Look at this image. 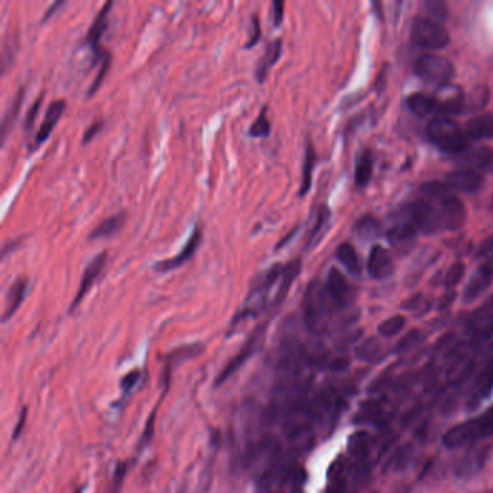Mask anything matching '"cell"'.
Here are the masks:
<instances>
[{
    "label": "cell",
    "instance_id": "obj_1",
    "mask_svg": "<svg viewBox=\"0 0 493 493\" xmlns=\"http://www.w3.org/2000/svg\"><path fill=\"white\" fill-rule=\"evenodd\" d=\"M427 136L434 146L447 154L460 155L467 149L469 139L464 129L448 116L433 118L427 126Z\"/></svg>",
    "mask_w": 493,
    "mask_h": 493
},
{
    "label": "cell",
    "instance_id": "obj_2",
    "mask_svg": "<svg viewBox=\"0 0 493 493\" xmlns=\"http://www.w3.org/2000/svg\"><path fill=\"white\" fill-rule=\"evenodd\" d=\"M304 323L312 333H323L327 325L328 312H330V300L327 297L324 285L314 280L308 284L304 294Z\"/></svg>",
    "mask_w": 493,
    "mask_h": 493
},
{
    "label": "cell",
    "instance_id": "obj_3",
    "mask_svg": "<svg viewBox=\"0 0 493 493\" xmlns=\"http://www.w3.org/2000/svg\"><path fill=\"white\" fill-rule=\"evenodd\" d=\"M411 35L415 45L430 51L443 49L450 44L448 31L440 22L430 19L428 16L415 17L411 28Z\"/></svg>",
    "mask_w": 493,
    "mask_h": 493
},
{
    "label": "cell",
    "instance_id": "obj_4",
    "mask_svg": "<svg viewBox=\"0 0 493 493\" xmlns=\"http://www.w3.org/2000/svg\"><path fill=\"white\" fill-rule=\"evenodd\" d=\"M414 72L427 83L444 86L453 80L455 68L454 64L446 57L435 56V54H424L415 61Z\"/></svg>",
    "mask_w": 493,
    "mask_h": 493
},
{
    "label": "cell",
    "instance_id": "obj_5",
    "mask_svg": "<svg viewBox=\"0 0 493 493\" xmlns=\"http://www.w3.org/2000/svg\"><path fill=\"white\" fill-rule=\"evenodd\" d=\"M266 328H268V323H264L259 327L254 328V332L250 334V337L245 343L243 349L234 356L233 360L229 362L227 366L222 371L220 375H218V378L216 380V385H222V383H225L236 371H239L243 364L259 350V348L262 346V341H264V337H265V333H266Z\"/></svg>",
    "mask_w": 493,
    "mask_h": 493
},
{
    "label": "cell",
    "instance_id": "obj_6",
    "mask_svg": "<svg viewBox=\"0 0 493 493\" xmlns=\"http://www.w3.org/2000/svg\"><path fill=\"white\" fill-rule=\"evenodd\" d=\"M438 214V220H440L442 230H459L464 226L466 218H467V211L464 204L462 203V200L455 195H450L442 202L434 203Z\"/></svg>",
    "mask_w": 493,
    "mask_h": 493
},
{
    "label": "cell",
    "instance_id": "obj_7",
    "mask_svg": "<svg viewBox=\"0 0 493 493\" xmlns=\"http://www.w3.org/2000/svg\"><path fill=\"white\" fill-rule=\"evenodd\" d=\"M405 211L415 225L417 230L427 234L442 230L435 204L428 202V200L423 198L418 200V202H414L405 209Z\"/></svg>",
    "mask_w": 493,
    "mask_h": 493
},
{
    "label": "cell",
    "instance_id": "obj_8",
    "mask_svg": "<svg viewBox=\"0 0 493 493\" xmlns=\"http://www.w3.org/2000/svg\"><path fill=\"white\" fill-rule=\"evenodd\" d=\"M473 353L467 344H460L458 348H454L446 364V376L451 383H460L463 382L473 369Z\"/></svg>",
    "mask_w": 493,
    "mask_h": 493
},
{
    "label": "cell",
    "instance_id": "obj_9",
    "mask_svg": "<svg viewBox=\"0 0 493 493\" xmlns=\"http://www.w3.org/2000/svg\"><path fill=\"white\" fill-rule=\"evenodd\" d=\"M324 288L328 300L337 307H346L353 301V288L337 268L328 270Z\"/></svg>",
    "mask_w": 493,
    "mask_h": 493
},
{
    "label": "cell",
    "instance_id": "obj_10",
    "mask_svg": "<svg viewBox=\"0 0 493 493\" xmlns=\"http://www.w3.org/2000/svg\"><path fill=\"white\" fill-rule=\"evenodd\" d=\"M478 440H482V433L476 423V418L451 427L443 435V444L447 448H458L466 444H471Z\"/></svg>",
    "mask_w": 493,
    "mask_h": 493
},
{
    "label": "cell",
    "instance_id": "obj_11",
    "mask_svg": "<svg viewBox=\"0 0 493 493\" xmlns=\"http://www.w3.org/2000/svg\"><path fill=\"white\" fill-rule=\"evenodd\" d=\"M203 242V233H202V229H200L198 226L194 227L191 236H190V239L187 241L186 246L182 248L174 258L171 259H165V261H159L154 265V269L158 270V272H170V270H174V269H178L181 268L182 265H186L188 261H191L194 258V254L195 252L198 250L200 245H202Z\"/></svg>",
    "mask_w": 493,
    "mask_h": 493
},
{
    "label": "cell",
    "instance_id": "obj_12",
    "mask_svg": "<svg viewBox=\"0 0 493 493\" xmlns=\"http://www.w3.org/2000/svg\"><path fill=\"white\" fill-rule=\"evenodd\" d=\"M106 261H107V252L103 250L97 254L95 259H91L88 262V265L84 268L81 281H80V286H79V291H77L74 300H72V302L70 305V312H74V309L81 304L84 297L88 294L91 286L96 284L97 278L100 277V273L106 265Z\"/></svg>",
    "mask_w": 493,
    "mask_h": 493
},
{
    "label": "cell",
    "instance_id": "obj_13",
    "mask_svg": "<svg viewBox=\"0 0 493 493\" xmlns=\"http://www.w3.org/2000/svg\"><path fill=\"white\" fill-rule=\"evenodd\" d=\"M492 281H493V254L490 258H487L485 264L479 266V269L471 275L463 292V301L473 302L474 300H478L490 286Z\"/></svg>",
    "mask_w": 493,
    "mask_h": 493
},
{
    "label": "cell",
    "instance_id": "obj_14",
    "mask_svg": "<svg viewBox=\"0 0 493 493\" xmlns=\"http://www.w3.org/2000/svg\"><path fill=\"white\" fill-rule=\"evenodd\" d=\"M112 6H113V2H106L102 6V9L97 12L96 17L93 19V22H91V25L87 31V35H86V44L90 47L91 51H93V56L96 58L95 64L97 63V60H100L99 57L103 56V51H100V41H102V36L104 35V31L107 29L108 13H111Z\"/></svg>",
    "mask_w": 493,
    "mask_h": 493
},
{
    "label": "cell",
    "instance_id": "obj_15",
    "mask_svg": "<svg viewBox=\"0 0 493 493\" xmlns=\"http://www.w3.org/2000/svg\"><path fill=\"white\" fill-rule=\"evenodd\" d=\"M446 184L451 191L476 193L483 186V175L467 168H459L447 174Z\"/></svg>",
    "mask_w": 493,
    "mask_h": 493
},
{
    "label": "cell",
    "instance_id": "obj_16",
    "mask_svg": "<svg viewBox=\"0 0 493 493\" xmlns=\"http://www.w3.org/2000/svg\"><path fill=\"white\" fill-rule=\"evenodd\" d=\"M459 162L462 168L473 170L479 174H493V149L482 146V148L466 149L460 154Z\"/></svg>",
    "mask_w": 493,
    "mask_h": 493
},
{
    "label": "cell",
    "instance_id": "obj_17",
    "mask_svg": "<svg viewBox=\"0 0 493 493\" xmlns=\"http://www.w3.org/2000/svg\"><path fill=\"white\" fill-rule=\"evenodd\" d=\"M368 272L373 280L389 278L395 272L394 259L389 254V252L383 246L376 245L371 250L369 259H368Z\"/></svg>",
    "mask_w": 493,
    "mask_h": 493
},
{
    "label": "cell",
    "instance_id": "obj_18",
    "mask_svg": "<svg viewBox=\"0 0 493 493\" xmlns=\"http://www.w3.org/2000/svg\"><path fill=\"white\" fill-rule=\"evenodd\" d=\"M65 100H54L49 103L48 108H47V113L44 116V120L40 126V129H38V134H36L35 136V146H38L41 143H44L52 134L54 131V127H56V124L58 123V120L61 119L64 111H65Z\"/></svg>",
    "mask_w": 493,
    "mask_h": 493
},
{
    "label": "cell",
    "instance_id": "obj_19",
    "mask_svg": "<svg viewBox=\"0 0 493 493\" xmlns=\"http://www.w3.org/2000/svg\"><path fill=\"white\" fill-rule=\"evenodd\" d=\"M464 132L469 140L493 139V113L473 116L467 120Z\"/></svg>",
    "mask_w": 493,
    "mask_h": 493
},
{
    "label": "cell",
    "instance_id": "obj_20",
    "mask_svg": "<svg viewBox=\"0 0 493 493\" xmlns=\"http://www.w3.org/2000/svg\"><path fill=\"white\" fill-rule=\"evenodd\" d=\"M282 54V40H275L268 44L264 56L261 57V60L258 61L257 65V71H254V76H257L258 83H264L269 74V70L272 68V65H275L281 57Z\"/></svg>",
    "mask_w": 493,
    "mask_h": 493
},
{
    "label": "cell",
    "instance_id": "obj_21",
    "mask_svg": "<svg viewBox=\"0 0 493 493\" xmlns=\"http://www.w3.org/2000/svg\"><path fill=\"white\" fill-rule=\"evenodd\" d=\"M26 291H28V278L26 277H19L12 284V286L9 288V292H8V297H6V308H5V313H3V321L9 320L17 312V308L21 307V304L24 302V300L26 297Z\"/></svg>",
    "mask_w": 493,
    "mask_h": 493
},
{
    "label": "cell",
    "instance_id": "obj_22",
    "mask_svg": "<svg viewBox=\"0 0 493 493\" xmlns=\"http://www.w3.org/2000/svg\"><path fill=\"white\" fill-rule=\"evenodd\" d=\"M124 223H126V213L124 211L116 213V214H113L111 217L104 218V220L100 222L96 229L91 230L88 239L90 241H97V239H106V237H112L118 232L122 230Z\"/></svg>",
    "mask_w": 493,
    "mask_h": 493
},
{
    "label": "cell",
    "instance_id": "obj_23",
    "mask_svg": "<svg viewBox=\"0 0 493 493\" xmlns=\"http://www.w3.org/2000/svg\"><path fill=\"white\" fill-rule=\"evenodd\" d=\"M410 111L418 118L426 116H438V107L434 96H428L424 93H414L408 97Z\"/></svg>",
    "mask_w": 493,
    "mask_h": 493
},
{
    "label": "cell",
    "instance_id": "obj_24",
    "mask_svg": "<svg viewBox=\"0 0 493 493\" xmlns=\"http://www.w3.org/2000/svg\"><path fill=\"white\" fill-rule=\"evenodd\" d=\"M493 391V360L489 362L485 369L480 372V376L478 378L476 387H474V394H473V404L471 407H478L485 398H487Z\"/></svg>",
    "mask_w": 493,
    "mask_h": 493
},
{
    "label": "cell",
    "instance_id": "obj_25",
    "mask_svg": "<svg viewBox=\"0 0 493 493\" xmlns=\"http://www.w3.org/2000/svg\"><path fill=\"white\" fill-rule=\"evenodd\" d=\"M330 218H332L330 210H328L327 207H321L318 211V216H317L316 225L307 239V249H314L320 243V241L323 239L324 234L328 230V226H330Z\"/></svg>",
    "mask_w": 493,
    "mask_h": 493
},
{
    "label": "cell",
    "instance_id": "obj_26",
    "mask_svg": "<svg viewBox=\"0 0 493 493\" xmlns=\"http://www.w3.org/2000/svg\"><path fill=\"white\" fill-rule=\"evenodd\" d=\"M346 462L344 459H336L328 469V493H343L346 487Z\"/></svg>",
    "mask_w": 493,
    "mask_h": 493
},
{
    "label": "cell",
    "instance_id": "obj_27",
    "mask_svg": "<svg viewBox=\"0 0 493 493\" xmlns=\"http://www.w3.org/2000/svg\"><path fill=\"white\" fill-rule=\"evenodd\" d=\"M372 444V438L366 431H357L355 433L348 443L349 454L356 460H362L368 455L369 448Z\"/></svg>",
    "mask_w": 493,
    "mask_h": 493
},
{
    "label": "cell",
    "instance_id": "obj_28",
    "mask_svg": "<svg viewBox=\"0 0 493 493\" xmlns=\"http://www.w3.org/2000/svg\"><path fill=\"white\" fill-rule=\"evenodd\" d=\"M419 191L424 195V200H428L431 203H438L442 202V200L450 197L453 194V191L450 190V187L446 184V182L442 181H426L419 187Z\"/></svg>",
    "mask_w": 493,
    "mask_h": 493
},
{
    "label": "cell",
    "instance_id": "obj_29",
    "mask_svg": "<svg viewBox=\"0 0 493 493\" xmlns=\"http://www.w3.org/2000/svg\"><path fill=\"white\" fill-rule=\"evenodd\" d=\"M336 257L339 262L350 273H353V275H359L362 270L360 261L355 248L350 243H341L336 250Z\"/></svg>",
    "mask_w": 493,
    "mask_h": 493
},
{
    "label": "cell",
    "instance_id": "obj_30",
    "mask_svg": "<svg viewBox=\"0 0 493 493\" xmlns=\"http://www.w3.org/2000/svg\"><path fill=\"white\" fill-rule=\"evenodd\" d=\"M316 163V152L314 146L312 143H307L305 148V156H304V167H302V178H301V188H300V195H305L313 184V170Z\"/></svg>",
    "mask_w": 493,
    "mask_h": 493
},
{
    "label": "cell",
    "instance_id": "obj_31",
    "mask_svg": "<svg viewBox=\"0 0 493 493\" xmlns=\"http://www.w3.org/2000/svg\"><path fill=\"white\" fill-rule=\"evenodd\" d=\"M380 230H382V227H380L379 220L371 214L363 216L355 226L356 234L360 237L362 241H368V242L375 241L376 237H379Z\"/></svg>",
    "mask_w": 493,
    "mask_h": 493
},
{
    "label": "cell",
    "instance_id": "obj_32",
    "mask_svg": "<svg viewBox=\"0 0 493 493\" xmlns=\"http://www.w3.org/2000/svg\"><path fill=\"white\" fill-rule=\"evenodd\" d=\"M372 174H373V158L369 151H364L356 162V170H355L356 186L359 187L366 186L372 178Z\"/></svg>",
    "mask_w": 493,
    "mask_h": 493
},
{
    "label": "cell",
    "instance_id": "obj_33",
    "mask_svg": "<svg viewBox=\"0 0 493 493\" xmlns=\"http://www.w3.org/2000/svg\"><path fill=\"white\" fill-rule=\"evenodd\" d=\"M490 93L485 86H479L471 90L469 96H464V112H478L489 102Z\"/></svg>",
    "mask_w": 493,
    "mask_h": 493
},
{
    "label": "cell",
    "instance_id": "obj_34",
    "mask_svg": "<svg viewBox=\"0 0 493 493\" xmlns=\"http://www.w3.org/2000/svg\"><path fill=\"white\" fill-rule=\"evenodd\" d=\"M24 99H25V90L21 88L19 91H17L16 96L13 97L9 108L6 111L5 116H3V123H2V138L5 139L6 138V132L10 126H13V123L16 122L17 119V115H19V111H21V104L24 103Z\"/></svg>",
    "mask_w": 493,
    "mask_h": 493
},
{
    "label": "cell",
    "instance_id": "obj_35",
    "mask_svg": "<svg viewBox=\"0 0 493 493\" xmlns=\"http://www.w3.org/2000/svg\"><path fill=\"white\" fill-rule=\"evenodd\" d=\"M405 324H407V318L404 316L398 314L391 318H387L385 321H382L378 327V333L383 337H394L404 330Z\"/></svg>",
    "mask_w": 493,
    "mask_h": 493
},
{
    "label": "cell",
    "instance_id": "obj_36",
    "mask_svg": "<svg viewBox=\"0 0 493 493\" xmlns=\"http://www.w3.org/2000/svg\"><path fill=\"white\" fill-rule=\"evenodd\" d=\"M380 353V344L375 337H368L357 346L356 356L363 362H372Z\"/></svg>",
    "mask_w": 493,
    "mask_h": 493
},
{
    "label": "cell",
    "instance_id": "obj_37",
    "mask_svg": "<svg viewBox=\"0 0 493 493\" xmlns=\"http://www.w3.org/2000/svg\"><path fill=\"white\" fill-rule=\"evenodd\" d=\"M385 418V411L379 404H366L363 405L362 410L356 415V421L359 423H379Z\"/></svg>",
    "mask_w": 493,
    "mask_h": 493
},
{
    "label": "cell",
    "instance_id": "obj_38",
    "mask_svg": "<svg viewBox=\"0 0 493 493\" xmlns=\"http://www.w3.org/2000/svg\"><path fill=\"white\" fill-rule=\"evenodd\" d=\"M111 63H112V54L108 52V51H103V56H102V67L99 70V72L96 74L93 83H91L88 91H87V96H93L96 91L100 88V86L103 84L106 76H107V72H108V68H111Z\"/></svg>",
    "mask_w": 493,
    "mask_h": 493
},
{
    "label": "cell",
    "instance_id": "obj_39",
    "mask_svg": "<svg viewBox=\"0 0 493 493\" xmlns=\"http://www.w3.org/2000/svg\"><path fill=\"white\" fill-rule=\"evenodd\" d=\"M270 134V122L268 119V107H264L259 118L254 120L249 129L252 138H268Z\"/></svg>",
    "mask_w": 493,
    "mask_h": 493
},
{
    "label": "cell",
    "instance_id": "obj_40",
    "mask_svg": "<svg viewBox=\"0 0 493 493\" xmlns=\"http://www.w3.org/2000/svg\"><path fill=\"white\" fill-rule=\"evenodd\" d=\"M464 272H466L464 264L458 262V264L451 265L450 269L446 273V277H444V286L447 289H453L455 285L460 284L462 278L464 277Z\"/></svg>",
    "mask_w": 493,
    "mask_h": 493
},
{
    "label": "cell",
    "instance_id": "obj_41",
    "mask_svg": "<svg viewBox=\"0 0 493 493\" xmlns=\"http://www.w3.org/2000/svg\"><path fill=\"white\" fill-rule=\"evenodd\" d=\"M426 10L428 13V17L433 21H444L447 17V6L446 3L440 2V0H430V2L424 3Z\"/></svg>",
    "mask_w": 493,
    "mask_h": 493
},
{
    "label": "cell",
    "instance_id": "obj_42",
    "mask_svg": "<svg viewBox=\"0 0 493 493\" xmlns=\"http://www.w3.org/2000/svg\"><path fill=\"white\" fill-rule=\"evenodd\" d=\"M127 469H129V463H127V462L118 463L115 474H113V479H112V483H111V493H119L120 492V487H122L123 480L126 478Z\"/></svg>",
    "mask_w": 493,
    "mask_h": 493
},
{
    "label": "cell",
    "instance_id": "obj_43",
    "mask_svg": "<svg viewBox=\"0 0 493 493\" xmlns=\"http://www.w3.org/2000/svg\"><path fill=\"white\" fill-rule=\"evenodd\" d=\"M423 333L419 332V330H411L408 332L403 339H401V341L398 343V350L399 352H405V350H410L411 348H414L415 344H418L419 341L423 340Z\"/></svg>",
    "mask_w": 493,
    "mask_h": 493
},
{
    "label": "cell",
    "instance_id": "obj_44",
    "mask_svg": "<svg viewBox=\"0 0 493 493\" xmlns=\"http://www.w3.org/2000/svg\"><path fill=\"white\" fill-rule=\"evenodd\" d=\"M476 421L480 427L483 438L492 435L493 434V405L490 408H487L482 415H479L476 418Z\"/></svg>",
    "mask_w": 493,
    "mask_h": 493
},
{
    "label": "cell",
    "instance_id": "obj_45",
    "mask_svg": "<svg viewBox=\"0 0 493 493\" xmlns=\"http://www.w3.org/2000/svg\"><path fill=\"white\" fill-rule=\"evenodd\" d=\"M261 40V24H259V17L258 15L252 16V33H250V40L245 44V48L249 49L252 47L257 45Z\"/></svg>",
    "mask_w": 493,
    "mask_h": 493
},
{
    "label": "cell",
    "instance_id": "obj_46",
    "mask_svg": "<svg viewBox=\"0 0 493 493\" xmlns=\"http://www.w3.org/2000/svg\"><path fill=\"white\" fill-rule=\"evenodd\" d=\"M42 99H44V96L41 95L38 99H36V102L31 106V108H29V111H28V113H26V118H25V129L26 131H29L31 129V127H32V124L35 123V120H36V116H38V113H40V108H41V103H42Z\"/></svg>",
    "mask_w": 493,
    "mask_h": 493
},
{
    "label": "cell",
    "instance_id": "obj_47",
    "mask_svg": "<svg viewBox=\"0 0 493 493\" xmlns=\"http://www.w3.org/2000/svg\"><path fill=\"white\" fill-rule=\"evenodd\" d=\"M493 254V236H487L485 241H482L478 252L476 258L478 259H487Z\"/></svg>",
    "mask_w": 493,
    "mask_h": 493
},
{
    "label": "cell",
    "instance_id": "obj_48",
    "mask_svg": "<svg viewBox=\"0 0 493 493\" xmlns=\"http://www.w3.org/2000/svg\"><path fill=\"white\" fill-rule=\"evenodd\" d=\"M349 366H350V359L346 356H337L328 363V368H330V371L333 372H344Z\"/></svg>",
    "mask_w": 493,
    "mask_h": 493
},
{
    "label": "cell",
    "instance_id": "obj_49",
    "mask_svg": "<svg viewBox=\"0 0 493 493\" xmlns=\"http://www.w3.org/2000/svg\"><path fill=\"white\" fill-rule=\"evenodd\" d=\"M103 127V120L99 119L97 122H95L93 124H90L87 127V131L84 132V136H83V143H88L91 139H93L99 132L100 129Z\"/></svg>",
    "mask_w": 493,
    "mask_h": 493
},
{
    "label": "cell",
    "instance_id": "obj_50",
    "mask_svg": "<svg viewBox=\"0 0 493 493\" xmlns=\"http://www.w3.org/2000/svg\"><path fill=\"white\" fill-rule=\"evenodd\" d=\"M284 19V2L281 0H275L273 2V22H275V26H280L282 24Z\"/></svg>",
    "mask_w": 493,
    "mask_h": 493
},
{
    "label": "cell",
    "instance_id": "obj_51",
    "mask_svg": "<svg viewBox=\"0 0 493 493\" xmlns=\"http://www.w3.org/2000/svg\"><path fill=\"white\" fill-rule=\"evenodd\" d=\"M454 298H455V291L454 289H447L446 294L440 298V302H438V308H440V309L448 308L453 304Z\"/></svg>",
    "mask_w": 493,
    "mask_h": 493
},
{
    "label": "cell",
    "instance_id": "obj_52",
    "mask_svg": "<svg viewBox=\"0 0 493 493\" xmlns=\"http://www.w3.org/2000/svg\"><path fill=\"white\" fill-rule=\"evenodd\" d=\"M138 378H139V372H132L129 375H126V378L122 380V388L126 391V389H131L135 383L138 382Z\"/></svg>",
    "mask_w": 493,
    "mask_h": 493
},
{
    "label": "cell",
    "instance_id": "obj_53",
    "mask_svg": "<svg viewBox=\"0 0 493 493\" xmlns=\"http://www.w3.org/2000/svg\"><path fill=\"white\" fill-rule=\"evenodd\" d=\"M421 300H424V296H421V294H417L415 297H412L411 300H408V302H405V304H404V308H415V307H418L419 304L423 302Z\"/></svg>",
    "mask_w": 493,
    "mask_h": 493
},
{
    "label": "cell",
    "instance_id": "obj_54",
    "mask_svg": "<svg viewBox=\"0 0 493 493\" xmlns=\"http://www.w3.org/2000/svg\"><path fill=\"white\" fill-rule=\"evenodd\" d=\"M25 417H26V410H24L22 415H21V419H19V423H17L16 428H15V433H13V438H17L21 434V428L25 426Z\"/></svg>",
    "mask_w": 493,
    "mask_h": 493
},
{
    "label": "cell",
    "instance_id": "obj_55",
    "mask_svg": "<svg viewBox=\"0 0 493 493\" xmlns=\"http://www.w3.org/2000/svg\"><path fill=\"white\" fill-rule=\"evenodd\" d=\"M64 5V2H56V3H54L49 9H48V12L45 13V16H44V19L42 21H47V19H49V17H51V15L54 13V10H56L57 8H60V6H63Z\"/></svg>",
    "mask_w": 493,
    "mask_h": 493
},
{
    "label": "cell",
    "instance_id": "obj_56",
    "mask_svg": "<svg viewBox=\"0 0 493 493\" xmlns=\"http://www.w3.org/2000/svg\"><path fill=\"white\" fill-rule=\"evenodd\" d=\"M266 493H285V492H282V490H270V492H266ZM289 493H301V486H296Z\"/></svg>",
    "mask_w": 493,
    "mask_h": 493
},
{
    "label": "cell",
    "instance_id": "obj_57",
    "mask_svg": "<svg viewBox=\"0 0 493 493\" xmlns=\"http://www.w3.org/2000/svg\"><path fill=\"white\" fill-rule=\"evenodd\" d=\"M83 490H84V487H81V489H79L76 493H83Z\"/></svg>",
    "mask_w": 493,
    "mask_h": 493
}]
</instances>
